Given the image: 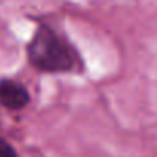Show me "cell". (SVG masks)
Segmentation results:
<instances>
[{"instance_id":"cell-3","label":"cell","mask_w":157,"mask_h":157,"mask_svg":"<svg viewBox=\"0 0 157 157\" xmlns=\"http://www.w3.org/2000/svg\"><path fill=\"white\" fill-rule=\"evenodd\" d=\"M0 157H17V151L14 147L3 137H0Z\"/></svg>"},{"instance_id":"cell-2","label":"cell","mask_w":157,"mask_h":157,"mask_svg":"<svg viewBox=\"0 0 157 157\" xmlns=\"http://www.w3.org/2000/svg\"><path fill=\"white\" fill-rule=\"evenodd\" d=\"M28 104L29 92L23 84L14 79L0 81V105H3L8 110H20Z\"/></svg>"},{"instance_id":"cell-1","label":"cell","mask_w":157,"mask_h":157,"mask_svg":"<svg viewBox=\"0 0 157 157\" xmlns=\"http://www.w3.org/2000/svg\"><path fill=\"white\" fill-rule=\"evenodd\" d=\"M29 63L49 73L72 72L79 66V55L66 37L48 25L38 26L28 44Z\"/></svg>"}]
</instances>
